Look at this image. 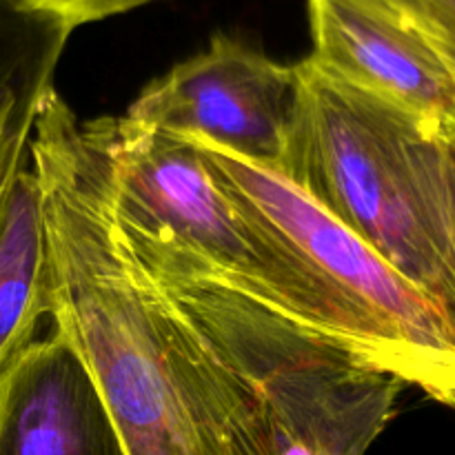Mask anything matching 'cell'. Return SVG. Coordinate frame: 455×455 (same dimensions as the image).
I'll use <instances>...</instances> for the list:
<instances>
[{
  "instance_id": "cell-1",
  "label": "cell",
  "mask_w": 455,
  "mask_h": 455,
  "mask_svg": "<svg viewBox=\"0 0 455 455\" xmlns=\"http://www.w3.org/2000/svg\"><path fill=\"white\" fill-rule=\"evenodd\" d=\"M31 160L43 187L52 318L78 349L127 455H271L251 398L124 249L96 120L56 92Z\"/></svg>"
},
{
  "instance_id": "cell-2",
  "label": "cell",
  "mask_w": 455,
  "mask_h": 455,
  "mask_svg": "<svg viewBox=\"0 0 455 455\" xmlns=\"http://www.w3.org/2000/svg\"><path fill=\"white\" fill-rule=\"evenodd\" d=\"M300 107L280 176L455 311V124L298 62Z\"/></svg>"
},
{
  "instance_id": "cell-3",
  "label": "cell",
  "mask_w": 455,
  "mask_h": 455,
  "mask_svg": "<svg viewBox=\"0 0 455 455\" xmlns=\"http://www.w3.org/2000/svg\"><path fill=\"white\" fill-rule=\"evenodd\" d=\"M136 265L251 398L271 455H364L387 429L395 376L227 284Z\"/></svg>"
},
{
  "instance_id": "cell-4",
  "label": "cell",
  "mask_w": 455,
  "mask_h": 455,
  "mask_svg": "<svg viewBox=\"0 0 455 455\" xmlns=\"http://www.w3.org/2000/svg\"><path fill=\"white\" fill-rule=\"evenodd\" d=\"M98 129L109 212L133 260L216 280L349 347L314 278L231 204L194 142L124 116Z\"/></svg>"
},
{
  "instance_id": "cell-5",
  "label": "cell",
  "mask_w": 455,
  "mask_h": 455,
  "mask_svg": "<svg viewBox=\"0 0 455 455\" xmlns=\"http://www.w3.org/2000/svg\"><path fill=\"white\" fill-rule=\"evenodd\" d=\"M194 145L231 204L314 278L340 320L347 345L404 385L453 407L455 311L413 287L287 178L216 147Z\"/></svg>"
},
{
  "instance_id": "cell-6",
  "label": "cell",
  "mask_w": 455,
  "mask_h": 455,
  "mask_svg": "<svg viewBox=\"0 0 455 455\" xmlns=\"http://www.w3.org/2000/svg\"><path fill=\"white\" fill-rule=\"evenodd\" d=\"M298 107L296 65L216 34L204 52L147 84L124 118L283 173Z\"/></svg>"
},
{
  "instance_id": "cell-7",
  "label": "cell",
  "mask_w": 455,
  "mask_h": 455,
  "mask_svg": "<svg viewBox=\"0 0 455 455\" xmlns=\"http://www.w3.org/2000/svg\"><path fill=\"white\" fill-rule=\"evenodd\" d=\"M324 74L455 124V34L407 0H307Z\"/></svg>"
},
{
  "instance_id": "cell-8",
  "label": "cell",
  "mask_w": 455,
  "mask_h": 455,
  "mask_svg": "<svg viewBox=\"0 0 455 455\" xmlns=\"http://www.w3.org/2000/svg\"><path fill=\"white\" fill-rule=\"evenodd\" d=\"M0 455H127L87 364L60 327L0 371Z\"/></svg>"
},
{
  "instance_id": "cell-9",
  "label": "cell",
  "mask_w": 455,
  "mask_h": 455,
  "mask_svg": "<svg viewBox=\"0 0 455 455\" xmlns=\"http://www.w3.org/2000/svg\"><path fill=\"white\" fill-rule=\"evenodd\" d=\"M52 314L43 187L29 156L0 200V371Z\"/></svg>"
},
{
  "instance_id": "cell-10",
  "label": "cell",
  "mask_w": 455,
  "mask_h": 455,
  "mask_svg": "<svg viewBox=\"0 0 455 455\" xmlns=\"http://www.w3.org/2000/svg\"><path fill=\"white\" fill-rule=\"evenodd\" d=\"M74 27L25 0H0V116L38 109Z\"/></svg>"
},
{
  "instance_id": "cell-11",
  "label": "cell",
  "mask_w": 455,
  "mask_h": 455,
  "mask_svg": "<svg viewBox=\"0 0 455 455\" xmlns=\"http://www.w3.org/2000/svg\"><path fill=\"white\" fill-rule=\"evenodd\" d=\"M38 109L18 107V109L0 116V200H3L16 169L29 156V142Z\"/></svg>"
},
{
  "instance_id": "cell-12",
  "label": "cell",
  "mask_w": 455,
  "mask_h": 455,
  "mask_svg": "<svg viewBox=\"0 0 455 455\" xmlns=\"http://www.w3.org/2000/svg\"><path fill=\"white\" fill-rule=\"evenodd\" d=\"M27 4L62 18L67 25L76 27L89 22L107 20L111 16L133 12L138 7L156 3V0H25Z\"/></svg>"
}]
</instances>
